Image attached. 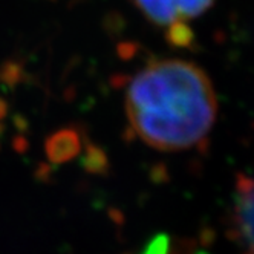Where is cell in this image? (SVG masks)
Listing matches in <instances>:
<instances>
[{"label":"cell","instance_id":"3","mask_svg":"<svg viewBox=\"0 0 254 254\" xmlns=\"http://www.w3.org/2000/svg\"><path fill=\"white\" fill-rule=\"evenodd\" d=\"M45 149L49 161L56 162V164H63L66 161L74 159L80 153V133L75 129H62L48 138Z\"/></svg>","mask_w":254,"mask_h":254},{"label":"cell","instance_id":"4","mask_svg":"<svg viewBox=\"0 0 254 254\" xmlns=\"http://www.w3.org/2000/svg\"><path fill=\"white\" fill-rule=\"evenodd\" d=\"M107 164L109 162L103 149L89 144L81 161V166L84 167V170L89 173H104L107 170Z\"/></svg>","mask_w":254,"mask_h":254},{"label":"cell","instance_id":"1","mask_svg":"<svg viewBox=\"0 0 254 254\" xmlns=\"http://www.w3.org/2000/svg\"><path fill=\"white\" fill-rule=\"evenodd\" d=\"M126 114L132 130L161 152L199 146L213 129L217 100L205 72L184 60L147 64L126 92Z\"/></svg>","mask_w":254,"mask_h":254},{"label":"cell","instance_id":"7","mask_svg":"<svg viewBox=\"0 0 254 254\" xmlns=\"http://www.w3.org/2000/svg\"><path fill=\"white\" fill-rule=\"evenodd\" d=\"M5 111H6V107H5V103H3L2 100H0V117H3Z\"/></svg>","mask_w":254,"mask_h":254},{"label":"cell","instance_id":"5","mask_svg":"<svg viewBox=\"0 0 254 254\" xmlns=\"http://www.w3.org/2000/svg\"><path fill=\"white\" fill-rule=\"evenodd\" d=\"M167 42L175 48H187L193 42V32L187 26V23H173L167 26Z\"/></svg>","mask_w":254,"mask_h":254},{"label":"cell","instance_id":"2","mask_svg":"<svg viewBox=\"0 0 254 254\" xmlns=\"http://www.w3.org/2000/svg\"><path fill=\"white\" fill-rule=\"evenodd\" d=\"M144 17L156 26L186 23L204 14L214 0H133Z\"/></svg>","mask_w":254,"mask_h":254},{"label":"cell","instance_id":"6","mask_svg":"<svg viewBox=\"0 0 254 254\" xmlns=\"http://www.w3.org/2000/svg\"><path fill=\"white\" fill-rule=\"evenodd\" d=\"M169 248H170L169 236L161 233L149 241V244L144 247L141 254H169Z\"/></svg>","mask_w":254,"mask_h":254}]
</instances>
